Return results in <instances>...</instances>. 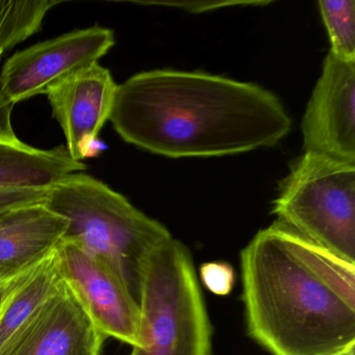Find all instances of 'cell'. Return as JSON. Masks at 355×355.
Returning <instances> with one entry per match:
<instances>
[{
	"mask_svg": "<svg viewBox=\"0 0 355 355\" xmlns=\"http://www.w3.org/2000/svg\"><path fill=\"white\" fill-rule=\"evenodd\" d=\"M110 121L125 142L174 159L272 147L292 128L279 99L257 85L175 70L118 85Z\"/></svg>",
	"mask_w": 355,
	"mask_h": 355,
	"instance_id": "obj_1",
	"label": "cell"
},
{
	"mask_svg": "<svg viewBox=\"0 0 355 355\" xmlns=\"http://www.w3.org/2000/svg\"><path fill=\"white\" fill-rule=\"evenodd\" d=\"M247 331L272 355L355 345V265L276 221L241 252Z\"/></svg>",
	"mask_w": 355,
	"mask_h": 355,
	"instance_id": "obj_2",
	"label": "cell"
},
{
	"mask_svg": "<svg viewBox=\"0 0 355 355\" xmlns=\"http://www.w3.org/2000/svg\"><path fill=\"white\" fill-rule=\"evenodd\" d=\"M43 205L67 221L62 241L103 259L139 303L145 263L172 238L169 230L103 182L82 172L49 188Z\"/></svg>",
	"mask_w": 355,
	"mask_h": 355,
	"instance_id": "obj_3",
	"label": "cell"
},
{
	"mask_svg": "<svg viewBox=\"0 0 355 355\" xmlns=\"http://www.w3.org/2000/svg\"><path fill=\"white\" fill-rule=\"evenodd\" d=\"M130 355H211L213 328L189 249L171 238L147 259Z\"/></svg>",
	"mask_w": 355,
	"mask_h": 355,
	"instance_id": "obj_4",
	"label": "cell"
},
{
	"mask_svg": "<svg viewBox=\"0 0 355 355\" xmlns=\"http://www.w3.org/2000/svg\"><path fill=\"white\" fill-rule=\"evenodd\" d=\"M286 227L355 265V165L304 153L274 201Z\"/></svg>",
	"mask_w": 355,
	"mask_h": 355,
	"instance_id": "obj_5",
	"label": "cell"
},
{
	"mask_svg": "<svg viewBox=\"0 0 355 355\" xmlns=\"http://www.w3.org/2000/svg\"><path fill=\"white\" fill-rule=\"evenodd\" d=\"M115 45L113 31H72L12 55L0 73V95L13 103L45 94L72 74L98 63Z\"/></svg>",
	"mask_w": 355,
	"mask_h": 355,
	"instance_id": "obj_6",
	"label": "cell"
},
{
	"mask_svg": "<svg viewBox=\"0 0 355 355\" xmlns=\"http://www.w3.org/2000/svg\"><path fill=\"white\" fill-rule=\"evenodd\" d=\"M55 253L62 278L97 329L105 338L136 346L140 306L119 275L103 259L71 243L62 241Z\"/></svg>",
	"mask_w": 355,
	"mask_h": 355,
	"instance_id": "obj_7",
	"label": "cell"
},
{
	"mask_svg": "<svg viewBox=\"0 0 355 355\" xmlns=\"http://www.w3.org/2000/svg\"><path fill=\"white\" fill-rule=\"evenodd\" d=\"M301 128L305 153L355 165V62L328 53Z\"/></svg>",
	"mask_w": 355,
	"mask_h": 355,
	"instance_id": "obj_8",
	"label": "cell"
},
{
	"mask_svg": "<svg viewBox=\"0 0 355 355\" xmlns=\"http://www.w3.org/2000/svg\"><path fill=\"white\" fill-rule=\"evenodd\" d=\"M105 336L65 282L0 349V355H99Z\"/></svg>",
	"mask_w": 355,
	"mask_h": 355,
	"instance_id": "obj_9",
	"label": "cell"
},
{
	"mask_svg": "<svg viewBox=\"0 0 355 355\" xmlns=\"http://www.w3.org/2000/svg\"><path fill=\"white\" fill-rule=\"evenodd\" d=\"M118 85L110 70L98 63L85 68L46 91L53 117L66 139L74 161L90 153L105 122L111 117Z\"/></svg>",
	"mask_w": 355,
	"mask_h": 355,
	"instance_id": "obj_10",
	"label": "cell"
},
{
	"mask_svg": "<svg viewBox=\"0 0 355 355\" xmlns=\"http://www.w3.org/2000/svg\"><path fill=\"white\" fill-rule=\"evenodd\" d=\"M67 221L43 203L0 213V282H10L49 259L63 240Z\"/></svg>",
	"mask_w": 355,
	"mask_h": 355,
	"instance_id": "obj_11",
	"label": "cell"
},
{
	"mask_svg": "<svg viewBox=\"0 0 355 355\" xmlns=\"http://www.w3.org/2000/svg\"><path fill=\"white\" fill-rule=\"evenodd\" d=\"M86 170L65 146L34 148L19 139L0 138V189L47 190L66 176Z\"/></svg>",
	"mask_w": 355,
	"mask_h": 355,
	"instance_id": "obj_12",
	"label": "cell"
},
{
	"mask_svg": "<svg viewBox=\"0 0 355 355\" xmlns=\"http://www.w3.org/2000/svg\"><path fill=\"white\" fill-rule=\"evenodd\" d=\"M63 282L57 253L26 274L0 309V349Z\"/></svg>",
	"mask_w": 355,
	"mask_h": 355,
	"instance_id": "obj_13",
	"label": "cell"
},
{
	"mask_svg": "<svg viewBox=\"0 0 355 355\" xmlns=\"http://www.w3.org/2000/svg\"><path fill=\"white\" fill-rule=\"evenodd\" d=\"M318 5L329 36L330 53L342 61L355 62L354 0H322Z\"/></svg>",
	"mask_w": 355,
	"mask_h": 355,
	"instance_id": "obj_14",
	"label": "cell"
},
{
	"mask_svg": "<svg viewBox=\"0 0 355 355\" xmlns=\"http://www.w3.org/2000/svg\"><path fill=\"white\" fill-rule=\"evenodd\" d=\"M200 277L207 290L218 296L230 294L234 284V272L232 266L219 261L203 263L200 268Z\"/></svg>",
	"mask_w": 355,
	"mask_h": 355,
	"instance_id": "obj_15",
	"label": "cell"
},
{
	"mask_svg": "<svg viewBox=\"0 0 355 355\" xmlns=\"http://www.w3.org/2000/svg\"><path fill=\"white\" fill-rule=\"evenodd\" d=\"M47 190L42 189H0V213L44 202Z\"/></svg>",
	"mask_w": 355,
	"mask_h": 355,
	"instance_id": "obj_16",
	"label": "cell"
},
{
	"mask_svg": "<svg viewBox=\"0 0 355 355\" xmlns=\"http://www.w3.org/2000/svg\"><path fill=\"white\" fill-rule=\"evenodd\" d=\"M268 1H182V3H150V5L178 8L190 13H202L232 6H265Z\"/></svg>",
	"mask_w": 355,
	"mask_h": 355,
	"instance_id": "obj_17",
	"label": "cell"
},
{
	"mask_svg": "<svg viewBox=\"0 0 355 355\" xmlns=\"http://www.w3.org/2000/svg\"><path fill=\"white\" fill-rule=\"evenodd\" d=\"M13 109V103L6 101L0 95V138H17L13 130V123H12Z\"/></svg>",
	"mask_w": 355,
	"mask_h": 355,
	"instance_id": "obj_18",
	"label": "cell"
},
{
	"mask_svg": "<svg viewBox=\"0 0 355 355\" xmlns=\"http://www.w3.org/2000/svg\"><path fill=\"white\" fill-rule=\"evenodd\" d=\"M26 274H24V275L20 276V277L16 278V279L12 280V282H5V284H1V282H0V309L3 306L6 301L9 298L10 295H11L12 293H13V291L19 286L20 282L24 279Z\"/></svg>",
	"mask_w": 355,
	"mask_h": 355,
	"instance_id": "obj_19",
	"label": "cell"
},
{
	"mask_svg": "<svg viewBox=\"0 0 355 355\" xmlns=\"http://www.w3.org/2000/svg\"><path fill=\"white\" fill-rule=\"evenodd\" d=\"M11 43H10L9 37H8L7 31L3 26V18L0 15V57L3 55L8 49H11Z\"/></svg>",
	"mask_w": 355,
	"mask_h": 355,
	"instance_id": "obj_20",
	"label": "cell"
},
{
	"mask_svg": "<svg viewBox=\"0 0 355 355\" xmlns=\"http://www.w3.org/2000/svg\"><path fill=\"white\" fill-rule=\"evenodd\" d=\"M334 355H355V345H352V346L348 347V348L344 349V350L340 351V352Z\"/></svg>",
	"mask_w": 355,
	"mask_h": 355,
	"instance_id": "obj_21",
	"label": "cell"
}]
</instances>
